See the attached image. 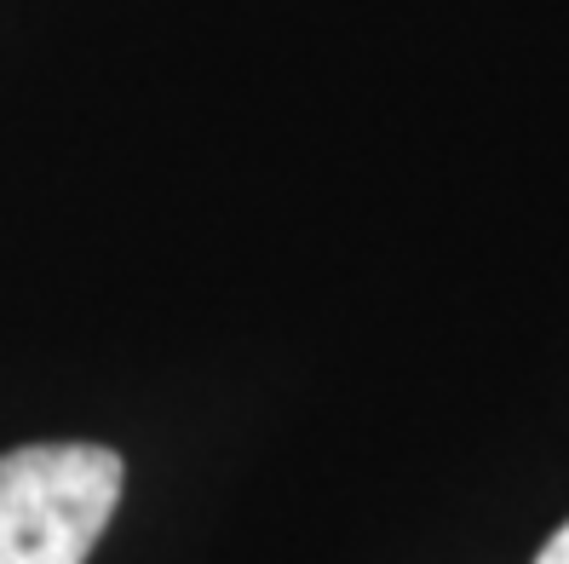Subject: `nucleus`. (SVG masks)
Returning <instances> with one entry per match:
<instances>
[{
  "label": "nucleus",
  "mask_w": 569,
  "mask_h": 564,
  "mask_svg": "<svg viewBox=\"0 0 569 564\" xmlns=\"http://www.w3.org/2000/svg\"><path fill=\"white\" fill-rule=\"evenodd\" d=\"M104 444H23L0 455V564H87L121 502Z\"/></svg>",
  "instance_id": "nucleus-1"
},
{
  "label": "nucleus",
  "mask_w": 569,
  "mask_h": 564,
  "mask_svg": "<svg viewBox=\"0 0 569 564\" xmlns=\"http://www.w3.org/2000/svg\"><path fill=\"white\" fill-rule=\"evenodd\" d=\"M535 564H569V524H558V530H552L547 547L535 553Z\"/></svg>",
  "instance_id": "nucleus-2"
}]
</instances>
